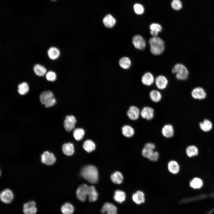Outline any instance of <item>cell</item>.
Wrapping results in <instances>:
<instances>
[{
	"instance_id": "6da1fadb",
	"label": "cell",
	"mask_w": 214,
	"mask_h": 214,
	"mask_svg": "<svg viewBox=\"0 0 214 214\" xmlns=\"http://www.w3.org/2000/svg\"><path fill=\"white\" fill-rule=\"evenodd\" d=\"M81 175L89 182L95 184L98 179V173L97 168L93 165H88L84 167L81 171Z\"/></svg>"
},
{
	"instance_id": "7a4b0ae2",
	"label": "cell",
	"mask_w": 214,
	"mask_h": 214,
	"mask_svg": "<svg viewBox=\"0 0 214 214\" xmlns=\"http://www.w3.org/2000/svg\"><path fill=\"white\" fill-rule=\"evenodd\" d=\"M150 47V51L155 55L161 54L165 49L164 43L163 40L157 36L151 38L149 41Z\"/></svg>"
},
{
	"instance_id": "3957f363",
	"label": "cell",
	"mask_w": 214,
	"mask_h": 214,
	"mask_svg": "<svg viewBox=\"0 0 214 214\" xmlns=\"http://www.w3.org/2000/svg\"><path fill=\"white\" fill-rule=\"evenodd\" d=\"M40 100L41 103L44 105L46 108L51 107L56 103V100L54 97V95L50 90L42 92L40 95Z\"/></svg>"
},
{
	"instance_id": "277c9868",
	"label": "cell",
	"mask_w": 214,
	"mask_h": 214,
	"mask_svg": "<svg viewBox=\"0 0 214 214\" xmlns=\"http://www.w3.org/2000/svg\"><path fill=\"white\" fill-rule=\"evenodd\" d=\"M172 73L176 74V78L179 80H185L188 78V72L185 66L182 64H176L172 70Z\"/></svg>"
},
{
	"instance_id": "5b68a950",
	"label": "cell",
	"mask_w": 214,
	"mask_h": 214,
	"mask_svg": "<svg viewBox=\"0 0 214 214\" xmlns=\"http://www.w3.org/2000/svg\"><path fill=\"white\" fill-rule=\"evenodd\" d=\"M89 186L84 184L80 185L77 188L76 191V196L78 200L81 202L86 200L88 196Z\"/></svg>"
},
{
	"instance_id": "8992f818",
	"label": "cell",
	"mask_w": 214,
	"mask_h": 214,
	"mask_svg": "<svg viewBox=\"0 0 214 214\" xmlns=\"http://www.w3.org/2000/svg\"><path fill=\"white\" fill-rule=\"evenodd\" d=\"M41 161L43 163L50 165L55 163L56 158L52 153L46 151L41 155Z\"/></svg>"
},
{
	"instance_id": "52a82bcc",
	"label": "cell",
	"mask_w": 214,
	"mask_h": 214,
	"mask_svg": "<svg viewBox=\"0 0 214 214\" xmlns=\"http://www.w3.org/2000/svg\"><path fill=\"white\" fill-rule=\"evenodd\" d=\"M76 122V119L74 116L67 115L65 117L64 123V128L67 131H71L74 128Z\"/></svg>"
},
{
	"instance_id": "ba28073f",
	"label": "cell",
	"mask_w": 214,
	"mask_h": 214,
	"mask_svg": "<svg viewBox=\"0 0 214 214\" xmlns=\"http://www.w3.org/2000/svg\"><path fill=\"white\" fill-rule=\"evenodd\" d=\"M0 199L3 203L9 204L11 202L14 198V194L12 191L10 189H5L0 193Z\"/></svg>"
},
{
	"instance_id": "9c48e42d",
	"label": "cell",
	"mask_w": 214,
	"mask_h": 214,
	"mask_svg": "<svg viewBox=\"0 0 214 214\" xmlns=\"http://www.w3.org/2000/svg\"><path fill=\"white\" fill-rule=\"evenodd\" d=\"M132 43L136 48L139 50H142L145 47L146 42L145 39L141 36L136 35L133 37Z\"/></svg>"
},
{
	"instance_id": "30bf717a",
	"label": "cell",
	"mask_w": 214,
	"mask_h": 214,
	"mask_svg": "<svg viewBox=\"0 0 214 214\" xmlns=\"http://www.w3.org/2000/svg\"><path fill=\"white\" fill-rule=\"evenodd\" d=\"M37 211L36 203L34 201L28 202L23 205V211L25 214H35Z\"/></svg>"
},
{
	"instance_id": "8fae6325",
	"label": "cell",
	"mask_w": 214,
	"mask_h": 214,
	"mask_svg": "<svg viewBox=\"0 0 214 214\" xmlns=\"http://www.w3.org/2000/svg\"><path fill=\"white\" fill-rule=\"evenodd\" d=\"M155 81L156 87L160 89H163L166 88L168 83L167 78L163 75L158 76L155 78Z\"/></svg>"
},
{
	"instance_id": "7c38bea8",
	"label": "cell",
	"mask_w": 214,
	"mask_h": 214,
	"mask_svg": "<svg viewBox=\"0 0 214 214\" xmlns=\"http://www.w3.org/2000/svg\"><path fill=\"white\" fill-rule=\"evenodd\" d=\"M154 110L152 107L146 106L144 107L140 112V115L144 119L147 120L152 119L154 116Z\"/></svg>"
},
{
	"instance_id": "4fadbf2b",
	"label": "cell",
	"mask_w": 214,
	"mask_h": 214,
	"mask_svg": "<svg viewBox=\"0 0 214 214\" xmlns=\"http://www.w3.org/2000/svg\"><path fill=\"white\" fill-rule=\"evenodd\" d=\"M140 114L139 108L134 106H130L127 112V115L131 120H135L138 119Z\"/></svg>"
},
{
	"instance_id": "5bb4252c",
	"label": "cell",
	"mask_w": 214,
	"mask_h": 214,
	"mask_svg": "<svg viewBox=\"0 0 214 214\" xmlns=\"http://www.w3.org/2000/svg\"><path fill=\"white\" fill-rule=\"evenodd\" d=\"M116 207L112 203L107 202L104 204L101 209L102 213H106V214H117Z\"/></svg>"
},
{
	"instance_id": "9a60e30c",
	"label": "cell",
	"mask_w": 214,
	"mask_h": 214,
	"mask_svg": "<svg viewBox=\"0 0 214 214\" xmlns=\"http://www.w3.org/2000/svg\"><path fill=\"white\" fill-rule=\"evenodd\" d=\"M155 147V144L152 143H146L142 150V155L144 157L147 158L150 153L154 151Z\"/></svg>"
},
{
	"instance_id": "2e32d148",
	"label": "cell",
	"mask_w": 214,
	"mask_h": 214,
	"mask_svg": "<svg viewBox=\"0 0 214 214\" xmlns=\"http://www.w3.org/2000/svg\"><path fill=\"white\" fill-rule=\"evenodd\" d=\"M191 95L192 97L195 99L201 100L205 97L206 93L202 88L198 87L195 88L192 90Z\"/></svg>"
},
{
	"instance_id": "e0dca14e",
	"label": "cell",
	"mask_w": 214,
	"mask_h": 214,
	"mask_svg": "<svg viewBox=\"0 0 214 214\" xmlns=\"http://www.w3.org/2000/svg\"><path fill=\"white\" fill-rule=\"evenodd\" d=\"M167 167L169 172L173 174H177L180 171L179 164L175 160H172L169 161Z\"/></svg>"
},
{
	"instance_id": "ac0fdd59",
	"label": "cell",
	"mask_w": 214,
	"mask_h": 214,
	"mask_svg": "<svg viewBox=\"0 0 214 214\" xmlns=\"http://www.w3.org/2000/svg\"><path fill=\"white\" fill-rule=\"evenodd\" d=\"M155 81L154 77L150 73L148 72L145 73L142 76L141 81L142 83L147 86L152 84Z\"/></svg>"
},
{
	"instance_id": "d6986e66",
	"label": "cell",
	"mask_w": 214,
	"mask_h": 214,
	"mask_svg": "<svg viewBox=\"0 0 214 214\" xmlns=\"http://www.w3.org/2000/svg\"><path fill=\"white\" fill-rule=\"evenodd\" d=\"M174 128L171 125L166 124L162 128V134L166 138H170L172 137L174 135Z\"/></svg>"
},
{
	"instance_id": "ffe728a7",
	"label": "cell",
	"mask_w": 214,
	"mask_h": 214,
	"mask_svg": "<svg viewBox=\"0 0 214 214\" xmlns=\"http://www.w3.org/2000/svg\"><path fill=\"white\" fill-rule=\"evenodd\" d=\"M132 198L133 201L138 204L143 203L145 200L144 194L143 192L140 191H138L134 193Z\"/></svg>"
},
{
	"instance_id": "44dd1931",
	"label": "cell",
	"mask_w": 214,
	"mask_h": 214,
	"mask_svg": "<svg viewBox=\"0 0 214 214\" xmlns=\"http://www.w3.org/2000/svg\"><path fill=\"white\" fill-rule=\"evenodd\" d=\"M203 185V182L202 180L197 177L193 178L189 182V185L190 187L195 189L201 188L202 187Z\"/></svg>"
},
{
	"instance_id": "7402d4cb",
	"label": "cell",
	"mask_w": 214,
	"mask_h": 214,
	"mask_svg": "<svg viewBox=\"0 0 214 214\" xmlns=\"http://www.w3.org/2000/svg\"><path fill=\"white\" fill-rule=\"evenodd\" d=\"M103 22L106 26L110 28L114 26L116 23V20L112 15L108 14L103 19Z\"/></svg>"
},
{
	"instance_id": "603a6c76",
	"label": "cell",
	"mask_w": 214,
	"mask_h": 214,
	"mask_svg": "<svg viewBox=\"0 0 214 214\" xmlns=\"http://www.w3.org/2000/svg\"><path fill=\"white\" fill-rule=\"evenodd\" d=\"M185 152L188 157L191 158L198 155L199 150L198 147L195 145H191L187 147Z\"/></svg>"
},
{
	"instance_id": "cb8c5ba5",
	"label": "cell",
	"mask_w": 214,
	"mask_h": 214,
	"mask_svg": "<svg viewBox=\"0 0 214 214\" xmlns=\"http://www.w3.org/2000/svg\"><path fill=\"white\" fill-rule=\"evenodd\" d=\"M123 135L127 138L132 137L135 133V130L131 126L125 125L123 126L122 129Z\"/></svg>"
},
{
	"instance_id": "d4e9b609",
	"label": "cell",
	"mask_w": 214,
	"mask_h": 214,
	"mask_svg": "<svg viewBox=\"0 0 214 214\" xmlns=\"http://www.w3.org/2000/svg\"><path fill=\"white\" fill-rule=\"evenodd\" d=\"M47 53L49 57L52 60L57 59L60 55V52L59 49L54 47L50 48L48 50Z\"/></svg>"
},
{
	"instance_id": "484cf974",
	"label": "cell",
	"mask_w": 214,
	"mask_h": 214,
	"mask_svg": "<svg viewBox=\"0 0 214 214\" xmlns=\"http://www.w3.org/2000/svg\"><path fill=\"white\" fill-rule=\"evenodd\" d=\"M62 149L63 153L67 155H71L74 152L73 145L71 143L64 144L62 146Z\"/></svg>"
},
{
	"instance_id": "4316f807",
	"label": "cell",
	"mask_w": 214,
	"mask_h": 214,
	"mask_svg": "<svg viewBox=\"0 0 214 214\" xmlns=\"http://www.w3.org/2000/svg\"><path fill=\"white\" fill-rule=\"evenodd\" d=\"M111 178L114 183L117 184H121L123 180V177L122 174L118 171L113 173L111 175Z\"/></svg>"
},
{
	"instance_id": "83f0119b",
	"label": "cell",
	"mask_w": 214,
	"mask_h": 214,
	"mask_svg": "<svg viewBox=\"0 0 214 214\" xmlns=\"http://www.w3.org/2000/svg\"><path fill=\"white\" fill-rule=\"evenodd\" d=\"M114 198L116 202L121 203L125 200V193L120 190H116L115 192Z\"/></svg>"
},
{
	"instance_id": "f1b7e54d",
	"label": "cell",
	"mask_w": 214,
	"mask_h": 214,
	"mask_svg": "<svg viewBox=\"0 0 214 214\" xmlns=\"http://www.w3.org/2000/svg\"><path fill=\"white\" fill-rule=\"evenodd\" d=\"M207 197V195L205 194H202L192 197L183 199L180 202V203L182 204L188 203L204 199Z\"/></svg>"
},
{
	"instance_id": "f546056e",
	"label": "cell",
	"mask_w": 214,
	"mask_h": 214,
	"mask_svg": "<svg viewBox=\"0 0 214 214\" xmlns=\"http://www.w3.org/2000/svg\"><path fill=\"white\" fill-rule=\"evenodd\" d=\"M150 34L153 36H157L159 32H161L162 30L161 26L157 23H152L150 27Z\"/></svg>"
},
{
	"instance_id": "4dcf8cb0",
	"label": "cell",
	"mask_w": 214,
	"mask_h": 214,
	"mask_svg": "<svg viewBox=\"0 0 214 214\" xmlns=\"http://www.w3.org/2000/svg\"><path fill=\"white\" fill-rule=\"evenodd\" d=\"M33 70L35 74L39 76H43L46 73V68L44 66L39 64L35 65Z\"/></svg>"
},
{
	"instance_id": "1f68e13d",
	"label": "cell",
	"mask_w": 214,
	"mask_h": 214,
	"mask_svg": "<svg viewBox=\"0 0 214 214\" xmlns=\"http://www.w3.org/2000/svg\"><path fill=\"white\" fill-rule=\"evenodd\" d=\"M98 194L95 188L93 186L89 187L88 194L89 200L90 202H94L96 201L98 198Z\"/></svg>"
},
{
	"instance_id": "d6a6232c",
	"label": "cell",
	"mask_w": 214,
	"mask_h": 214,
	"mask_svg": "<svg viewBox=\"0 0 214 214\" xmlns=\"http://www.w3.org/2000/svg\"><path fill=\"white\" fill-rule=\"evenodd\" d=\"M61 210L63 214H72L74 212V208L71 204L66 202L62 206Z\"/></svg>"
},
{
	"instance_id": "836d02e7",
	"label": "cell",
	"mask_w": 214,
	"mask_h": 214,
	"mask_svg": "<svg viewBox=\"0 0 214 214\" xmlns=\"http://www.w3.org/2000/svg\"><path fill=\"white\" fill-rule=\"evenodd\" d=\"M150 97L152 101L157 103L159 102L161 100L162 95L159 91L156 90H153L150 92Z\"/></svg>"
},
{
	"instance_id": "e575fe53",
	"label": "cell",
	"mask_w": 214,
	"mask_h": 214,
	"mask_svg": "<svg viewBox=\"0 0 214 214\" xmlns=\"http://www.w3.org/2000/svg\"><path fill=\"white\" fill-rule=\"evenodd\" d=\"M18 92L21 95H26L29 91V87L26 82H23L18 85Z\"/></svg>"
},
{
	"instance_id": "d590c367",
	"label": "cell",
	"mask_w": 214,
	"mask_h": 214,
	"mask_svg": "<svg viewBox=\"0 0 214 214\" xmlns=\"http://www.w3.org/2000/svg\"><path fill=\"white\" fill-rule=\"evenodd\" d=\"M119 63L122 68L127 69L129 68L130 67L131 62L130 59L128 57H124L120 59Z\"/></svg>"
},
{
	"instance_id": "8d00e7d4",
	"label": "cell",
	"mask_w": 214,
	"mask_h": 214,
	"mask_svg": "<svg viewBox=\"0 0 214 214\" xmlns=\"http://www.w3.org/2000/svg\"><path fill=\"white\" fill-rule=\"evenodd\" d=\"M83 147L87 152H90L95 150V145L93 141L91 140H87L84 142Z\"/></svg>"
},
{
	"instance_id": "74e56055",
	"label": "cell",
	"mask_w": 214,
	"mask_h": 214,
	"mask_svg": "<svg viewBox=\"0 0 214 214\" xmlns=\"http://www.w3.org/2000/svg\"><path fill=\"white\" fill-rule=\"evenodd\" d=\"M199 125L201 129L204 132L210 131L212 127V123L207 119H204L203 122H200Z\"/></svg>"
},
{
	"instance_id": "f35d334b",
	"label": "cell",
	"mask_w": 214,
	"mask_h": 214,
	"mask_svg": "<svg viewBox=\"0 0 214 214\" xmlns=\"http://www.w3.org/2000/svg\"><path fill=\"white\" fill-rule=\"evenodd\" d=\"M84 134V130L80 128L75 129L73 132V136L75 139L77 141L81 140L83 138Z\"/></svg>"
},
{
	"instance_id": "ab89813d",
	"label": "cell",
	"mask_w": 214,
	"mask_h": 214,
	"mask_svg": "<svg viewBox=\"0 0 214 214\" xmlns=\"http://www.w3.org/2000/svg\"><path fill=\"white\" fill-rule=\"evenodd\" d=\"M46 79L50 81H54L56 79V75L55 73L53 71H50L46 73L45 74Z\"/></svg>"
},
{
	"instance_id": "60d3db41",
	"label": "cell",
	"mask_w": 214,
	"mask_h": 214,
	"mask_svg": "<svg viewBox=\"0 0 214 214\" xmlns=\"http://www.w3.org/2000/svg\"><path fill=\"white\" fill-rule=\"evenodd\" d=\"M172 7L174 10H179L182 7V4L180 0H173L171 3Z\"/></svg>"
},
{
	"instance_id": "b9f144b4",
	"label": "cell",
	"mask_w": 214,
	"mask_h": 214,
	"mask_svg": "<svg viewBox=\"0 0 214 214\" xmlns=\"http://www.w3.org/2000/svg\"><path fill=\"white\" fill-rule=\"evenodd\" d=\"M159 154L158 152L153 151L150 155L147 158L150 161L152 162H156L158 160Z\"/></svg>"
},
{
	"instance_id": "7bdbcfd3",
	"label": "cell",
	"mask_w": 214,
	"mask_h": 214,
	"mask_svg": "<svg viewBox=\"0 0 214 214\" xmlns=\"http://www.w3.org/2000/svg\"><path fill=\"white\" fill-rule=\"evenodd\" d=\"M134 9L135 12L137 14L141 15L144 12V8L142 5L140 4H135L134 6Z\"/></svg>"
},
{
	"instance_id": "ee69618b",
	"label": "cell",
	"mask_w": 214,
	"mask_h": 214,
	"mask_svg": "<svg viewBox=\"0 0 214 214\" xmlns=\"http://www.w3.org/2000/svg\"><path fill=\"white\" fill-rule=\"evenodd\" d=\"M214 212V207L210 210L205 214H212Z\"/></svg>"
},
{
	"instance_id": "f6af8a7d",
	"label": "cell",
	"mask_w": 214,
	"mask_h": 214,
	"mask_svg": "<svg viewBox=\"0 0 214 214\" xmlns=\"http://www.w3.org/2000/svg\"><path fill=\"white\" fill-rule=\"evenodd\" d=\"M51 0L52 1H56V0Z\"/></svg>"
}]
</instances>
